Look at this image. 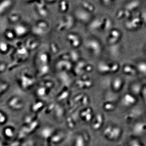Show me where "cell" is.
<instances>
[{
    "instance_id": "1",
    "label": "cell",
    "mask_w": 146,
    "mask_h": 146,
    "mask_svg": "<svg viewBox=\"0 0 146 146\" xmlns=\"http://www.w3.org/2000/svg\"><path fill=\"white\" fill-rule=\"evenodd\" d=\"M139 5V2L137 1H134L132 2L129 4L128 5V9H134L137 7Z\"/></svg>"
},
{
    "instance_id": "2",
    "label": "cell",
    "mask_w": 146,
    "mask_h": 146,
    "mask_svg": "<svg viewBox=\"0 0 146 146\" xmlns=\"http://www.w3.org/2000/svg\"><path fill=\"white\" fill-rule=\"evenodd\" d=\"M124 71L125 72L133 74H136V71L134 69H132L131 67H129V66L125 67L124 68Z\"/></svg>"
},
{
    "instance_id": "3",
    "label": "cell",
    "mask_w": 146,
    "mask_h": 146,
    "mask_svg": "<svg viewBox=\"0 0 146 146\" xmlns=\"http://www.w3.org/2000/svg\"><path fill=\"white\" fill-rule=\"evenodd\" d=\"M138 68L140 71L143 73H146V64L141 63L138 66Z\"/></svg>"
}]
</instances>
